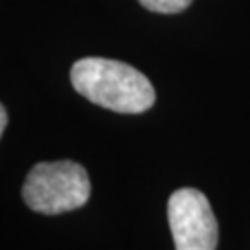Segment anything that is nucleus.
<instances>
[{
	"label": "nucleus",
	"instance_id": "nucleus-2",
	"mask_svg": "<svg viewBox=\"0 0 250 250\" xmlns=\"http://www.w3.org/2000/svg\"><path fill=\"white\" fill-rule=\"evenodd\" d=\"M89 195L91 182L85 169L69 160L37 163L22 186L28 208L45 215L78 209L89 200Z\"/></svg>",
	"mask_w": 250,
	"mask_h": 250
},
{
	"label": "nucleus",
	"instance_id": "nucleus-1",
	"mask_svg": "<svg viewBox=\"0 0 250 250\" xmlns=\"http://www.w3.org/2000/svg\"><path fill=\"white\" fill-rule=\"evenodd\" d=\"M71 82L82 97L117 113H143L156 100V91L143 72L117 60H78L71 69Z\"/></svg>",
	"mask_w": 250,
	"mask_h": 250
},
{
	"label": "nucleus",
	"instance_id": "nucleus-4",
	"mask_svg": "<svg viewBox=\"0 0 250 250\" xmlns=\"http://www.w3.org/2000/svg\"><path fill=\"white\" fill-rule=\"evenodd\" d=\"M193 0H139V4L146 8L148 11L154 13H163V15H170V13H180L186 8L191 6Z\"/></svg>",
	"mask_w": 250,
	"mask_h": 250
},
{
	"label": "nucleus",
	"instance_id": "nucleus-3",
	"mask_svg": "<svg viewBox=\"0 0 250 250\" xmlns=\"http://www.w3.org/2000/svg\"><path fill=\"white\" fill-rule=\"evenodd\" d=\"M167 215L176 250H217L219 228L204 193L193 188L174 191Z\"/></svg>",
	"mask_w": 250,
	"mask_h": 250
},
{
	"label": "nucleus",
	"instance_id": "nucleus-5",
	"mask_svg": "<svg viewBox=\"0 0 250 250\" xmlns=\"http://www.w3.org/2000/svg\"><path fill=\"white\" fill-rule=\"evenodd\" d=\"M6 125H8V113H6L4 106L0 104V135H2V132H4Z\"/></svg>",
	"mask_w": 250,
	"mask_h": 250
}]
</instances>
